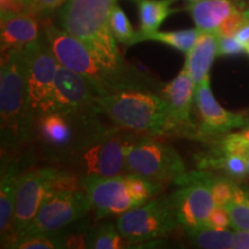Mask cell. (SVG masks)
<instances>
[{
    "label": "cell",
    "instance_id": "38",
    "mask_svg": "<svg viewBox=\"0 0 249 249\" xmlns=\"http://www.w3.org/2000/svg\"><path fill=\"white\" fill-rule=\"evenodd\" d=\"M244 15L246 18H249V9H246V11H244Z\"/></svg>",
    "mask_w": 249,
    "mask_h": 249
},
{
    "label": "cell",
    "instance_id": "36",
    "mask_svg": "<svg viewBox=\"0 0 249 249\" xmlns=\"http://www.w3.org/2000/svg\"><path fill=\"white\" fill-rule=\"evenodd\" d=\"M234 37L245 48L249 45V18H246L245 22L241 24V27L236 30Z\"/></svg>",
    "mask_w": 249,
    "mask_h": 249
},
{
    "label": "cell",
    "instance_id": "8",
    "mask_svg": "<svg viewBox=\"0 0 249 249\" xmlns=\"http://www.w3.org/2000/svg\"><path fill=\"white\" fill-rule=\"evenodd\" d=\"M186 172V164L178 151L149 135L135 139L127 151L126 173L161 182L176 181Z\"/></svg>",
    "mask_w": 249,
    "mask_h": 249
},
{
    "label": "cell",
    "instance_id": "15",
    "mask_svg": "<svg viewBox=\"0 0 249 249\" xmlns=\"http://www.w3.org/2000/svg\"><path fill=\"white\" fill-rule=\"evenodd\" d=\"M195 103L201 118L197 136L208 138L218 134H227L246 124L244 114L227 111L216 101L211 91L209 77L196 86Z\"/></svg>",
    "mask_w": 249,
    "mask_h": 249
},
{
    "label": "cell",
    "instance_id": "37",
    "mask_svg": "<svg viewBox=\"0 0 249 249\" xmlns=\"http://www.w3.org/2000/svg\"><path fill=\"white\" fill-rule=\"evenodd\" d=\"M232 1L238 5L239 7H244V6L249 4V0H232Z\"/></svg>",
    "mask_w": 249,
    "mask_h": 249
},
{
    "label": "cell",
    "instance_id": "18",
    "mask_svg": "<svg viewBox=\"0 0 249 249\" xmlns=\"http://www.w3.org/2000/svg\"><path fill=\"white\" fill-rule=\"evenodd\" d=\"M1 51L23 49L40 37L39 23L35 15L17 14L1 17Z\"/></svg>",
    "mask_w": 249,
    "mask_h": 249
},
{
    "label": "cell",
    "instance_id": "4",
    "mask_svg": "<svg viewBox=\"0 0 249 249\" xmlns=\"http://www.w3.org/2000/svg\"><path fill=\"white\" fill-rule=\"evenodd\" d=\"M117 0H67L59 11L61 29L74 36L102 61L127 66L112 33L110 17Z\"/></svg>",
    "mask_w": 249,
    "mask_h": 249
},
{
    "label": "cell",
    "instance_id": "24",
    "mask_svg": "<svg viewBox=\"0 0 249 249\" xmlns=\"http://www.w3.org/2000/svg\"><path fill=\"white\" fill-rule=\"evenodd\" d=\"M202 167H213L226 172L232 178H244L248 176V164L246 158L233 152H225L217 149L210 157H205L201 161Z\"/></svg>",
    "mask_w": 249,
    "mask_h": 249
},
{
    "label": "cell",
    "instance_id": "32",
    "mask_svg": "<svg viewBox=\"0 0 249 249\" xmlns=\"http://www.w3.org/2000/svg\"><path fill=\"white\" fill-rule=\"evenodd\" d=\"M246 52V48L234 36H218V55H236Z\"/></svg>",
    "mask_w": 249,
    "mask_h": 249
},
{
    "label": "cell",
    "instance_id": "10",
    "mask_svg": "<svg viewBox=\"0 0 249 249\" xmlns=\"http://www.w3.org/2000/svg\"><path fill=\"white\" fill-rule=\"evenodd\" d=\"M90 209L85 188L51 189L33 222L18 238L58 232L85 217Z\"/></svg>",
    "mask_w": 249,
    "mask_h": 249
},
{
    "label": "cell",
    "instance_id": "9",
    "mask_svg": "<svg viewBox=\"0 0 249 249\" xmlns=\"http://www.w3.org/2000/svg\"><path fill=\"white\" fill-rule=\"evenodd\" d=\"M180 227L170 196L150 200L120 214L117 229L129 244H140L171 234Z\"/></svg>",
    "mask_w": 249,
    "mask_h": 249
},
{
    "label": "cell",
    "instance_id": "7",
    "mask_svg": "<svg viewBox=\"0 0 249 249\" xmlns=\"http://www.w3.org/2000/svg\"><path fill=\"white\" fill-rule=\"evenodd\" d=\"M120 129L116 126L104 130L62 164L82 179L126 173V155L135 138Z\"/></svg>",
    "mask_w": 249,
    "mask_h": 249
},
{
    "label": "cell",
    "instance_id": "33",
    "mask_svg": "<svg viewBox=\"0 0 249 249\" xmlns=\"http://www.w3.org/2000/svg\"><path fill=\"white\" fill-rule=\"evenodd\" d=\"M245 20L246 18L244 15V12H241L238 8L224 21V23L219 27V29L217 30L216 34L218 36H234L236 30L241 27V24L245 22Z\"/></svg>",
    "mask_w": 249,
    "mask_h": 249
},
{
    "label": "cell",
    "instance_id": "3",
    "mask_svg": "<svg viewBox=\"0 0 249 249\" xmlns=\"http://www.w3.org/2000/svg\"><path fill=\"white\" fill-rule=\"evenodd\" d=\"M99 107L121 129L149 136L185 135L163 96L151 91H124L99 96Z\"/></svg>",
    "mask_w": 249,
    "mask_h": 249
},
{
    "label": "cell",
    "instance_id": "30",
    "mask_svg": "<svg viewBox=\"0 0 249 249\" xmlns=\"http://www.w3.org/2000/svg\"><path fill=\"white\" fill-rule=\"evenodd\" d=\"M208 181L213 194L214 204L216 205H226L231 202L233 196L235 194V189L238 185L229 178H220L214 177L209 173Z\"/></svg>",
    "mask_w": 249,
    "mask_h": 249
},
{
    "label": "cell",
    "instance_id": "35",
    "mask_svg": "<svg viewBox=\"0 0 249 249\" xmlns=\"http://www.w3.org/2000/svg\"><path fill=\"white\" fill-rule=\"evenodd\" d=\"M234 248L249 249V231L235 230L234 231Z\"/></svg>",
    "mask_w": 249,
    "mask_h": 249
},
{
    "label": "cell",
    "instance_id": "12",
    "mask_svg": "<svg viewBox=\"0 0 249 249\" xmlns=\"http://www.w3.org/2000/svg\"><path fill=\"white\" fill-rule=\"evenodd\" d=\"M62 173L64 170L55 167H39L20 174L15 197L13 241L30 225L46 195L57 185Z\"/></svg>",
    "mask_w": 249,
    "mask_h": 249
},
{
    "label": "cell",
    "instance_id": "2",
    "mask_svg": "<svg viewBox=\"0 0 249 249\" xmlns=\"http://www.w3.org/2000/svg\"><path fill=\"white\" fill-rule=\"evenodd\" d=\"M33 124L24 51L23 49L9 50L2 53L0 71L2 154L17 150L33 139Z\"/></svg>",
    "mask_w": 249,
    "mask_h": 249
},
{
    "label": "cell",
    "instance_id": "11",
    "mask_svg": "<svg viewBox=\"0 0 249 249\" xmlns=\"http://www.w3.org/2000/svg\"><path fill=\"white\" fill-rule=\"evenodd\" d=\"M23 51L27 62L30 111L35 119L39 114L51 111L55 77L60 64L45 36L30 43L23 48Z\"/></svg>",
    "mask_w": 249,
    "mask_h": 249
},
{
    "label": "cell",
    "instance_id": "39",
    "mask_svg": "<svg viewBox=\"0 0 249 249\" xmlns=\"http://www.w3.org/2000/svg\"><path fill=\"white\" fill-rule=\"evenodd\" d=\"M187 2H188V4H193V2H195V1H198V0H186Z\"/></svg>",
    "mask_w": 249,
    "mask_h": 249
},
{
    "label": "cell",
    "instance_id": "27",
    "mask_svg": "<svg viewBox=\"0 0 249 249\" xmlns=\"http://www.w3.org/2000/svg\"><path fill=\"white\" fill-rule=\"evenodd\" d=\"M231 216V226L234 230L249 231V194L246 189L238 186L235 194L226 205Z\"/></svg>",
    "mask_w": 249,
    "mask_h": 249
},
{
    "label": "cell",
    "instance_id": "25",
    "mask_svg": "<svg viewBox=\"0 0 249 249\" xmlns=\"http://www.w3.org/2000/svg\"><path fill=\"white\" fill-rule=\"evenodd\" d=\"M129 244L118 231L117 226L104 224L92 231L87 239V246L92 249H123Z\"/></svg>",
    "mask_w": 249,
    "mask_h": 249
},
{
    "label": "cell",
    "instance_id": "6",
    "mask_svg": "<svg viewBox=\"0 0 249 249\" xmlns=\"http://www.w3.org/2000/svg\"><path fill=\"white\" fill-rule=\"evenodd\" d=\"M91 209L96 216H120L130 209L147 203L160 192V182H155L132 173L113 177H91L82 179Z\"/></svg>",
    "mask_w": 249,
    "mask_h": 249
},
{
    "label": "cell",
    "instance_id": "26",
    "mask_svg": "<svg viewBox=\"0 0 249 249\" xmlns=\"http://www.w3.org/2000/svg\"><path fill=\"white\" fill-rule=\"evenodd\" d=\"M9 248L18 249H62L67 247L66 235L61 233L52 232L44 234H34L20 236L14 240Z\"/></svg>",
    "mask_w": 249,
    "mask_h": 249
},
{
    "label": "cell",
    "instance_id": "28",
    "mask_svg": "<svg viewBox=\"0 0 249 249\" xmlns=\"http://www.w3.org/2000/svg\"><path fill=\"white\" fill-rule=\"evenodd\" d=\"M110 24L112 33H113L114 37H116L117 42L126 45L135 44L138 33L133 29L127 15L124 14V12L117 4L112 8Z\"/></svg>",
    "mask_w": 249,
    "mask_h": 249
},
{
    "label": "cell",
    "instance_id": "20",
    "mask_svg": "<svg viewBox=\"0 0 249 249\" xmlns=\"http://www.w3.org/2000/svg\"><path fill=\"white\" fill-rule=\"evenodd\" d=\"M187 8L196 28L216 34L224 21L240 7L232 0H198Z\"/></svg>",
    "mask_w": 249,
    "mask_h": 249
},
{
    "label": "cell",
    "instance_id": "21",
    "mask_svg": "<svg viewBox=\"0 0 249 249\" xmlns=\"http://www.w3.org/2000/svg\"><path fill=\"white\" fill-rule=\"evenodd\" d=\"M177 1L178 0H140V30L138 31L136 38L139 36L148 35V34L157 31L161 23L166 20V18H169L173 12L178 11V9L171 8V6Z\"/></svg>",
    "mask_w": 249,
    "mask_h": 249
},
{
    "label": "cell",
    "instance_id": "1",
    "mask_svg": "<svg viewBox=\"0 0 249 249\" xmlns=\"http://www.w3.org/2000/svg\"><path fill=\"white\" fill-rule=\"evenodd\" d=\"M44 36L61 66L80 74L98 96L124 91L160 92L164 85L132 65L114 67L102 61L88 46L53 23L44 24Z\"/></svg>",
    "mask_w": 249,
    "mask_h": 249
},
{
    "label": "cell",
    "instance_id": "40",
    "mask_svg": "<svg viewBox=\"0 0 249 249\" xmlns=\"http://www.w3.org/2000/svg\"><path fill=\"white\" fill-rule=\"evenodd\" d=\"M246 52H247V53L249 54V45L246 46Z\"/></svg>",
    "mask_w": 249,
    "mask_h": 249
},
{
    "label": "cell",
    "instance_id": "17",
    "mask_svg": "<svg viewBox=\"0 0 249 249\" xmlns=\"http://www.w3.org/2000/svg\"><path fill=\"white\" fill-rule=\"evenodd\" d=\"M21 173L14 160L5 163L2 160L0 177V233L2 247H9L14 239L15 197Z\"/></svg>",
    "mask_w": 249,
    "mask_h": 249
},
{
    "label": "cell",
    "instance_id": "34",
    "mask_svg": "<svg viewBox=\"0 0 249 249\" xmlns=\"http://www.w3.org/2000/svg\"><path fill=\"white\" fill-rule=\"evenodd\" d=\"M67 0H34L31 5V14H44L54 11L66 2Z\"/></svg>",
    "mask_w": 249,
    "mask_h": 249
},
{
    "label": "cell",
    "instance_id": "13",
    "mask_svg": "<svg viewBox=\"0 0 249 249\" xmlns=\"http://www.w3.org/2000/svg\"><path fill=\"white\" fill-rule=\"evenodd\" d=\"M208 177L207 172H186L174 181L181 188L171 194L170 198L183 230L204 225L216 205Z\"/></svg>",
    "mask_w": 249,
    "mask_h": 249
},
{
    "label": "cell",
    "instance_id": "16",
    "mask_svg": "<svg viewBox=\"0 0 249 249\" xmlns=\"http://www.w3.org/2000/svg\"><path fill=\"white\" fill-rule=\"evenodd\" d=\"M196 85L185 68L171 82L164 85L161 96L169 103L173 116L185 135H197L191 118V108L195 99Z\"/></svg>",
    "mask_w": 249,
    "mask_h": 249
},
{
    "label": "cell",
    "instance_id": "22",
    "mask_svg": "<svg viewBox=\"0 0 249 249\" xmlns=\"http://www.w3.org/2000/svg\"><path fill=\"white\" fill-rule=\"evenodd\" d=\"M193 244L207 249H232L234 248V232L227 229H213L201 225L185 230Z\"/></svg>",
    "mask_w": 249,
    "mask_h": 249
},
{
    "label": "cell",
    "instance_id": "14",
    "mask_svg": "<svg viewBox=\"0 0 249 249\" xmlns=\"http://www.w3.org/2000/svg\"><path fill=\"white\" fill-rule=\"evenodd\" d=\"M98 97V93L85 77L60 65L55 77L51 111L74 116L98 117L103 114Z\"/></svg>",
    "mask_w": 249,
    "mask_h": 249
},
{
    "label": "cell",
    "instance_id": "19",
    "mask_svg": "<svg viewBox=\"0 0 249 249\" xmlns=\"http://www.w3.org/2000/svg\"><path fill=\"white\" fill-rule=\"evenodd\" d=\"M183 68L188 71L195 85L209 77L210 68L218 55V35L202 31L200 38L189 52H187Z\"/></svg>",
    "mask_w": 249,
    "mask_h": 249
},
{
    "label": "cell",
    "instance_id": "29",
    "mask_svg": "<svg viewBox=\"0 0 249 249\" xmlns=\"http://www.w3.org/2000/svg\"><path fill=\"white\" fill-rule=\"evenodd\" d=\"M225 152H233L246 158L249 176V126L236 133H227L219 141L218 148Z\"/></svg>",
    "mask_w": 249,
    "mask_h": 249
},
{
    "label": "cell",
    "instance_id": "5",
    "mask_svg": "<svg viewBox=\"0 0 249 249\" xmlns=\"http://www.w3.org/2000/svg\"><path fill=\"white\" fill-rule=\"evenodd\" d=\"M107 128L98 117H83L50 111L34 119L33 138L50 160L62 164L67 158Z\"/></svg>",
    "mask_w": 249,
    "mask_h": 249
},
{
    "label": "cell",
    "instance_id": "23",
    "mask_svg": "<svg viewBox=\"0 0 249 249\" xmlns=\"http://www.w3.org/2000/svg\"><path fill=\"white\" fill-rule=\"evenodd\" d=\"M202 31L198 28L193 29H183L176 31H155L148 35L139 36L136 38V43L144 42V40H152V42H160L181 52H189L193 46L196 44L197 39L200 38Z\"/></svg>",
    "mask_w": 249,
    "mask_h": 249
},
{
    "label": "cell",
    "instance_id": "31",
    "mask_svg": "<svg viewBox=\"0 0 249 249\" xmlns=\"http://www.w3.org/2000/svg\"><path fill=\"white\" fill-rule=\"evenodd\" d=\"M204 225L220 230L231 226V216H230L229 209L225 205H214Z\"/></svg>",
    "mask_w": 249,
    "mask_h": 249
}]
</instances>
